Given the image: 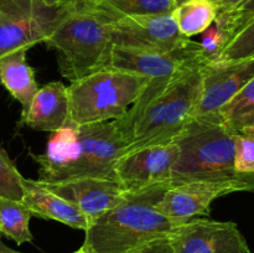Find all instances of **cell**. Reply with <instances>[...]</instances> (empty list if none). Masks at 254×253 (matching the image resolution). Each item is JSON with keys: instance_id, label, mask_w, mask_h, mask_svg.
<instances>
[{"instance_id": "cell-1", "label": "cell", "mask_w": 254, "mask_h": 253, "mask_svg": "<svg viewBox=\"0 0 254 253\" xmlns=\"http://www.w3.org/2000/svg\"><path fill=\"white\" fill-rule=\"evenodd\" d=\"M201 68L151 78L130 108L112 121L124 153L174 141L195 118L202 84Z\"/></svg>"}, {"instance_id": "cell-2", "label": "cell", "mask_w": 254, "mask_h": 253, "mask_svg": "<svg viewBox=\"0 0 254 253\" xmlns=\"http://www.w3.org/2000/svg\"><path fill=\"white\" fill-rule=\"evenodd\" d=\"M123 154V143L113 123L103 122L68 124L52 133L44 154L31 155L41 180L59 181L86 176L116 179L114 166Z\"/></svg>"}, {"instance_id": "cell-3", "label": "cell", "mask_w": 254, "mask_h": 253, "mask_svg": "<svg viewBox=\"0 0 254 253\" xmlns=\"http://www.w3.org/2000/svg\"><path fill=\"white\" fill-rule=\"evenodd\" d=\"M169 186L127 192L122 202L96 218L84 231L83 247L91 253H130L168 238L178 225L164 216L156 203Z\"/></svg>"}, {"instance_id": "cell-4", "label": "cell", "mask_w": 254, "mask_h": 253, "mask_svg": "<svg viewBox=\"0 0 254 253\" xmlns=\"http://www.w3.org/2000/svg\"><path fill=\"white\" fill-rule=\"evenodd\" d=\"M45 44L56 52L60 72L71 82L111 66L114 44L109 19L82 0H72Z\"/></svg>"}, {"instance_id": "cell-5", "label": "cell", "mask_w": 254, "mask_h": 253, "mask_svg": "<svg viewBox=\"0 0 254 253\" xmlns=\"http://www.w3.org/2000/svg\"><path fill=\"white\" fill-rule=\"evenodd\" d=\"M179 154L170 186L246 175L236 170V131L218 122L193 118L174 139Z\"/></svg>"}, {"instance_id": "cell-6", "label": "cell", "mask_w": 254, "mask_h": 253, "mask_svg": "<svg viewBox=\"0 0 254 253\" xmlns=\"http://www.w3.org/2000/svg\"><path fill=\"white\" fill-rule=\"evenodd\" d=\"M148 81L140 74L108 67L71 82L68 124L83 126L121 118Z\"/></svg>"}, {"instance_id": "cell-7", "label": "cell", "mask_w": 254, "mask_h": 253, "mask_svg": "<svg viewBox=\"0 0 254 253\" xmlns=\"http://www.w3.org/2000/svg\"><path fill=\"white\" fill-rule=\"evenodd\" d=\"M71 1L50 5L45 0H0V59L45 42L68 11Z\"/></svg>"}, {"instance_id": "cell-8", "label": "cell", "mask_w": 254, "mask_h": 253, "mask_svg": "<svg viewBox=\"0 0 254 253\" xmlns=\"http://www.w3.org/2000/svg\"><path fill=\"white\" fill-rule=\"evenodd\" d=\"M254 191V174L227 180H201L169 186L156 203L158 210L176 225L210 215L211 203L221 196Z\"/></svg>"}, {"instance_id": "cell-9", "label": "cell", "mask_w": 254, "mask_h": 253, "mask_svg": "<svg viewBox=\"0 0 254 253\" xmlns=\"http://www.w3.org/2000/svg\"><path fill=\"white\" fill-rule=\"evenodd\" d=\"M208 63L210 60L203 54L200 42L191 41L171 51H145L114 46L109 67L151 79L201 68Z\"/></svg>"}, {"instance_id": "cell-10", "label": "cell", "mask_w": 254, "mask_h": 253, "mask_svg": "<svg viewBox=\"0 0 254 253\" xmlns=\"http://www.w3.org/2000/svg\"><path fill=\"white\" fill-rule=\"evenodd\" d=\"M111 22L114 46L145 51H171L190 44L192 40L179 31L170 14L130 15Z\"/></svg>"}, {"instance_id": "cell-11", "label": "cell", "mask_w": 254, "mask_h": 253, "mask_svg": "<svg viewBox=\"0 0 254 253\" xmlns=\"http://www.w3.org/2000/svg\"><path fill=\"white\" fill-rule=\"evenodd\" d=\"M178 154L175 141L127 151L114 166L117 181L127 192H135L150 186L170 185Z\"/></svg>"}, {"instance_id": "cell-12", "label": "cell", "mask_w": 254, "mask_h": 253, "mask_svg": "<svg viewBox=\"0 0 254 253\" xmlns=\"http://www.w3.org/2000/svg\"><path fill=\"white\" fill-rule=\"evenodd\" d=\"M174 253H251L235 222L192 218L169 236Z\"/></svg>"}, {"instance_id": "cell-13", "label": "cell", "mask_w": 254, "mask_h": 253, "mask_svg": "<svg viewBox=\"0 0 254 253\" xmlns=\"http://www.w3.org/2000/svg\"><path fill=\"white\" fill-rule=\"evenodd\" d=\"M253 78L254 59L206 64L195 118L221 123V109Z\"/></svg>"}, {"instance_id": "cell-14", "label": "cell", "mask_w": 254, "mask_h": 253, "mask_svg": "<svg viewBox=\"0 0 254 253\" xmlns=\"http://www.w3.org/2000/svg\"><path fill=\"white\" fill-rule=\"evenodd\" d=\"M40 183L56 195L73 203L88 217L91 223L126 198L127 191L116 179L72 178L59 181Z\"/></svg>"}, {"instance_id": "cell-15", "label": "cell", "mask_w": 254, "mask_h": 253, "mask_svg": "<svg viewBox=\"0 0 254 253\" xmlns=\"http://www.w3.org/2000/svg\"><path fill=\"white\" fill-rule=\"evenodd\" d=\"M22 122L36 130L57 131L69 122L68 87L62 82H51L39 88Z\"/></svg>"}, {"instance_id": "cell-16", "label": "cell", "mask_w": 254, "mask_h": 253, "mask_svg": "<svg viewBox=\"0 0 254 253\" xmlns=\"http://www.w3.org/2000/svg\"><path fill=\"white\" fill-rule=\"evenodd\" d=\"M22 184V202L27 206L32 215L59 221L77 230L86 231L89 227L91 221L83 212H81L73 203L45 188L40 180L35 181L24 178Z\"/></svg>"}, {"instance_id": "cell-17", "label": "cell", "mask_w": 254, "mask_h": 253, "mask_svg": "<svg viewBox=\"0 0 254 253\" xmlns=\"http://www.w3.org/2000/svg\"><path fill=\"white\" fill-rule=\"evenodd\" d=\"M26 52L27 50H17L0 59V82L20 102L22 116L29 111L39 91L34 71L26 61Z\"/></svg>"}, {"instance_id": "cell-18", "label": "cell", "mask_w": 254, "mask_h": 253, "mask_svg": "<svg viewBox=\"0 0 254 253\" xmlns=\"http://www.w3.org/2000/svg\"><path fill=\"white\" fill-rule=\"evenodd\" d=\"M87 6L109 20L130 15L170 14L178 6L175 0H82Z\"/></svg>"}, {"instance_id": "cell-19", "label": "cell", "mask_w": 254, "mask_h": 253, "mask_svg": "<svg viewBox=\"0 0 254 253\" xmlns=\"http://www.w3.org/2000/svg\"><path fill=\"white\" fill-rule=\"evenodd\" d=\"M217 12L218 7L212 0H185L173 10L171 15L181 35L190 39L210 27Z\"/></svg>"}, {"instance_id": "cell-20", "label": "cell", "mask_w": 254, "mask_h": 253, "mask_svg": "<svg viewBox=\"0 0 254 253\" xmlns=\"http://www.w3.org/2000/svg\"><path fill=\"white\" fill-rule=\"evenodd\" d=\"M31 216V211L22 201L0 197V231L1 235L17 245L32 241L30 231Z\"/></svg>"}, {"instance_id": "cell-21", "label": "cell", "mask_w": 254, "mask_h": 253, "mask_svg": "<svg viewBox=\"0 0 254 253\" xmlns=\"http://www.w3.org/2000/svg\"><path fill=\"white\" fill-rule=\"evenodd\" d=\"M220 121L236 133L254 128V78L221 109Z\"/></svg>"}, {"instance_id": "cell-22", "label": "cell", "mask_w": 254, "mask_h": 253, "mask_svg": "<svg viewBox=\"0 0 254 253\" xmlns=\"http://www.w3.org/2000/svg\"><path fill=\"white\" fill-rule=\"evenodd\" d=\"M253 17L254 0H235L228 6L218 10L215 24L226 35L228 42Z\"/></svg>"}, {"instance_id": "cell-23", "label": "cell", "mask_w": 254, "mask_h": 253, "mask_svg": "<svg viewBox=\"0 0 254 253\" xmlns=\"http://www.w3.org/2000/svg\"><path fill=\"white\" fill-rule=\"evenodd\" d=\"M248 59H254V17L227 42L215 62L242 61Z\"/></svg>"}, {"instance_id": "cell-24", "label": "cell", "mask_w": 254, "mask_h": 253, "mask_svg": "<svg viewBox=\"0 0 254 253\" xmlns=\"http://www.w3.org/2000/svg\"><path fill=\"white\" fill-rule=\"evenodd\" d=\"M24 178L17 171L7 154L0 149V197L22 201Z\"/></svg>"}, {"instance_id": "cell-25", "label": "cell", "mask_w": 254, "mask_h": 253, "mask_svg": "<svg viewBox=\"0 0 254 253\" xmlns=\"http://www.w3.org/2000/svg\"><path fill=\"white\" fill-rule=\"evenodd\" d=\"M236 170L254 174V128L236 133Z\"/></svg>"}, {"instance_id": "cell-26", "label": "cell", "mask_w": 254, "mask_h": 253, "mask_svg": "<svg viewBox=\"0 0 254 253\" xmlns=\"http://www.w3.org/2000/svg\"><path fill=\"white\" fill-rule=\"evenodd\" d=\"M226 44H227V37L218 29L215 22L202 32L200 45L203 54L210 60V62H215L217 60L221 51L225 49Z\"/></svg>"}, {"instance_id": "cell-27", "label": "cell", "mask_w": 254, "mask_h": 253, "mask_svg": "<svg viewBox=\"0 0 254 253\" xmlns=\"http://www.w3.org/2000/svg\"><path fill=\"white\" fill-rule=\"evenodd\" d=\"M130 253H174L171 243L168 238H161V240L154 241V242L149 243V245L144 246V247L139 248V250L134 251Z\"/></svg>"}, {"instance_id": "cell-28", "label": "cell", "mask_w": 254, "mask_h": 253, "mask_svg": "<svg viewBox=\"0 0 254 253\" xmlns=\"http://www.w3.org/2000/svg\"><path fill=\"white\" fill-rule=\"evenodd\" d=\"M212 1L215 2L216 6L218 7V10H221V9H223V7L228 6L230 4H232L235 0H212Z\"/></svg>"}, {"instance_id": "cell-29", "label": "cell", "mask_w": 254, "mask_h": 253, "mask_svg": "<svg viewBox=\"0 0 254 253\" xmlns=\"http://www.w3.org/2000/svg\"><path fill=\"white\" fill-rule=\"evenodd\" d=\"M0 253H21V252H17V251L11 250V248H9L7 246H5L4 243L1 242V240H0Z\"/></svg>"}, {"instance_id": "cell-30", "label": "cell", "mask_w": 254, "mask_h": 253, "mask_svg": "<svg viewBox=\"0 0 254 253\" xmlns=\"http://www.w3.org/2000/svg\"><path fill=\"white\" fill-rule=\"evenodd\" d=\"M73 253H91V252H89L86 247H83V246H82L78 251H76V252H73Z\"/></svg>"}, {"instance_id": "cell-31", "label": "cell", "mask_w": 254, "mask_h": 253, "mask_svg": "<svg viewBox=\"0 0 254 253\" xmlns=\"http://www.w3.org/2000/svg\"><path fill=\"white\" fill-rule=\"evenodd\" d=\"M175 1H176V4H181V2H183V1H185V0H175Z\"/></svg>"}, {"instance_id": "cell-32", "label": "cell", "mask_w": 254, "mask_h": 253, "mask_svg": "<svg viewBox=\"0 0 254 253\" xmlns=\"http://www.w3.org/2000/svg\"><path fill=\"white\" fill-rule=\"evenodd\" d=\"M0 238H1V231H0Z\"/></svg>"}]
</instances>
